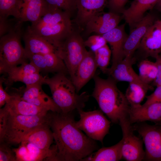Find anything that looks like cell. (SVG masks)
Here are the masks:
<instances>
[{
    "mask_svg": "<svg viewBox=\"0 0 161 161\" xmlns=\"http://www.w3.org/2000/svg\"><path fill=\"white\" fill-rule=\"evenodd\" d=\"M72 112H50V125L56 149L52 161H81L98 148L95 140L76 126Z\"/></svg>",
    "mask_w": 161,
    "mask_h": 161,
    "instance_id": "6da1fadb",
    "label": "cell"
},
{
    "mask_svg": "<svg viewBox=\"0 0 161 161\" xmlns=\"http://www.w3.org/2000/svg\"><path fill=\"white\" fill-rule=\"evenodd\" d=\"M93 78L95 87L92 96L113 123H119L122 118L128 115L131 107L125 94L111 77L105 79L95 75Z\"/></svg>",
    "mask_w": 161,
    "mask_h": 161,
    "instance_id": "7a4b0ae2",
    "label": "cell"
},
{
    "mask_svg": "<svg viewBox=\"0 0 161 161\" xmlns=\"http://www.w3.org/2000/svg\"><path fill=\"white\" fill-rule=\"evenodd\" d=\"M44 84L49 86L53 100L63 113L83 109L89 99L86 92L78 94L72 81L64 73H57L51 78H45Z\"/></svg>",
    "mask_w": 161,
    "mask_h": 161,
    "instance_id": "3957f363",
    "label": "cell"
},
{
    "mask_svg": "<svg viewBox=\"0 0 161 161\" xmlns=\"http://www.w3.org/2000/svg\"><path fill=\"white\" fill-rule=\"evenodd\" d=\"M22 24L18 21L12 30L0 37V74L6 75L12 68L27 62L25 49L21 41Z\"/></svg>",
    "mask_w": 161,
    "mask_h": 161,
    "instance_id": "277c9868",
    "label": "cell"
},
{
    "mask_svg": "<svg viewBox=\"0 0 161 161\" xmlns=\"http://www.w3.org/2000/svg\"><path fill=\"white\" fill-rule=\"evenodd\" d=\"M6 110L8 114L6 125L0 143L4 142L9 145L20 143L22 138L32 130L41 126L50 125L49 112L27 116L12 113Z\"/></svg>",
    "mask_w": 161,
    "mask_h": 161,
    "instance_id": "5b68a950",
    "label": "cell"
},
{
    "mask_svg": "<svg viewBox=\"0 0 161 161\" xmlns=\"http://www.w3.org/2000/svg\"><path fill=\"white\" fill-rule=\"evenodd\" d=\"M84 41L74 29L58 48V55L63 61L72 80L79 64L87 50Z\"/></svg>",
    "mask_w": 161,
    "mask_h": 161,
    "instance_id": "8992f818",
    "label": "cell"
},
{
    "mask_svg": "<svg viewBox=\"0 0 161 161\" xmlns=\"http://www.w3.org/2000/svg\"><path fill=\"white\" fill-rule=\"evenodd\" d=\"M80 120L75 122L76 126L92 139L103 142L108 133L111 122L103 115L101 110L85 112L78 110Z\"/></svg>",
    "mask_w": 161,
    "mask_h": 161,
    "instance_id": "52a82bcc",
    "label": "cell"
},
{
    "mask_svg": "<svg viewBox=\"0 0 161 161\" xmlns=\"http://www.w3.org/2000/svg\"><path fill=\"white\" fill-rule=\"evenodd\" d=\"M119 123L123 134L122 158L128 161L144 160L145 152L143 148V141L134 134V129L128 115L122 118Z\"/></svg>",
    "mask_w": 161,
    "mask_h": 161,
    "instance_id": "ba28073f",
    "label": "cell"
},
{
    "mask_svg": "<svg viewBox=\"0 0 161 161\" xmlns=\"http://www.w3.org/2000/svg\"><path fill=\"white\" fill-rule=\"evenodd\" d=\"M133 128L142 137L145 144L144 160L161 161V126L142 123Z\"/></svg>",
    "mask_w": 161,
    "mask_h": 161,
    "instance_id": "9c48e42d",
    "label": "cell"
},
{
    "mask_svg": "<svg viewBox=\"0 0 161 161\" xmlns=\"http://www.w3.org/2000/svg\"><path fill=\"white\" fill-rule=\"evenodd\" d=\"M42 84H34L23 86L18 89L12 88L11 92L23 100L30 103L52 112H61L52 98L46 94L42 88Z\"/></svg>",
    "mask_w": 161,
    "mask_h": 161,
    "instance_id": "30bf717a",
    "label": "cell"
},
{
    "mask_svg": "<svg viewBox=\"0 0 161 161\" xmlns=\"http://www.w3.org/2000/svg\"><path fill=\"white\" fill-rule=\"evenodd\" d=\"M74 29L70 20L37 28L28 27L27 30L44 38L58 49Z\"/></svg>",
    "mask_w": 161,
    "mask_h": 161,
    "instance_id": "8fae6325",
    "label": "cell"
},
{
    "mask_svg": "<svg viewBox=\"0 0 161 161\" xmlns=\"http://www.w3.org/2000/svg\"><path fill=\"white\" fill-rule=\"evenodd\" d=\"M40 72L32 63L26 62L10 69L6 75L7 78H5L4 83L7 89L16 82H22L26 86L38 83L43 84L45 78L40 74Z\"/></svg>",
    "mask_w": 161,
    "mask_h": 161,
    "instance_id": "7c38bea8",
    "label": "cell"
},
{
    "mask_svg": "<svg viewBox=\"0 0 161 161\" xmlns=\"http://www.w3.org/2000/svg\"><path fill=\"white\" fill-rule=\"evenodd\" d=\"M156 20L153 14L148 13L130 29V33L124 46V58L133 57L134 53L138 49L143 37L149 27Z\"/></svg>",
    "mask_w": 161,
    "mask_h": 161,
    "instance_id": "4fadbf2b",
    "label": "cell"
},
{
    "mask_svg": "<svg viewBox=\"0 0 161 161\" xmlns=\"http://www.w3.org/2000/svg\"><path fill=\"white\" fill-rule=\"evenodd\" d=\"M122 18L119 14L111 11L100 12L86 23V32L88 34L95 32L102 35L117 27Z\"/></svg>",
    "mask_w": 161,
    "mask_h": 161,
    "instance_id": "5bb4252c",
    "label": "cell"
},
{
    "mask_svg": "<svg viewBox=\"0 0 161 161\" xmlns=\"http://www.w3.org/2000/svg\"><path fill=\"white\" fill-rule=\"evenodd\" d=\"M138 49L145 58L148 57L155 58L161 53V20H156L149 27Z\"/></svg>",
    "mask_w": 161,
    "mask_h": 161,
    "instance_id": "9a60e30c",
    "label": "cell"
},
{
    "mask_svg": "<svg viewBox=\"0 0 161 161\" xmlns=\"http://www.w3.org/2000/svg\"><path fill=\"white\" fill-rule=\"evenodd\" d=\"M27 57L40 72L68 73L63 61L57 53L31 54Z\"/></svg>",
    "mask_w": 161,
    "mask_h": 161,
    "instance_id": "2e32d148",
    "label": "cell"
},
{
    "mask_svg": "<svg viewBox=\"0 0 161 161\" xmlns=\"http://www.w3.org/2000/svg\"><path fill=\"white\" fill-rule=\"evenodd\" d=\"M107 4V0H76L75 21L79 28L82 29L93 16L103 11Z\"/></svg>",
    "mask_w": 161,
    "mask_h": 161,
    "instance_id": "e0dca14e",
    "label": "cell"
},
{
    "mask_svg": "<svg viewBox=\"0 0 161 161\" xmlns=\"http://www.w3.org/2000/svg\"><path fill=\"white\" fill-rule=\"evenodd\" d=\"M125 28V24H123L102 35L110 46L112 55L111 66H114L125 57L123 47L128 35Z\"/></svg>",
    "mask_w": 161,
    "mask_h": 161,
    "instance_id": "ac0fdd59",
    "label": "cell"
},
{
    "mask_svg": "<svg viewBox=\"0 0 161 161\" xmlns=\"http://www.w3.org/2000/svg\"><path fill=\"white\" fill-rule=\"evenodd\" d=\"M97 66L93 52L87 51L77 68L72 80L78 93L95 75Z\"/></svg>",
    "mask_w": 161,
    "mask_h": 161,
    "instance_id": "d6986e66",
    "label": "cell"
},
{
    "mask_svg": "<svg viewBox=\"0 0 161 161\" xmlns=\"http://www.w3.org/2000/svg\"><path fill=\"white\" fill-rule=\"evenodd\" d=\"M135 60L133 57L124 58L114 66L108 68L106 73L116 82H137L145 84L132 68Z\"/></svg>",
    "mask_w": 161,
    "mask_h": 161,
    "instance_id": "ffe728a7",
    "label": "cell"
},
{
    "mask_svg": "<svg viewBox=\"0 0 161 161\" xmlns=\"http://www.w3.org/2000/svg\"><path fill=\"white\" fill-rule=\"evenodd\" d=\"M49 5L45 0H22L19 21H29L35 24L48 10Z\"/></svg>",
    "mask_w": 161,
    "mask_h": 161,
    "instance_id": "44dd1931",
    "label": "cell"
},
{
    "mask_svg": "<svg viewBox=\"0 0 161 161\" xmlns=\"http://www.w3.org/2000/svg\"><path fill=\"white\" fill-rule=\"evenodd\" d=\"M22 37L27 57L33 54L56 53L58 54V48L54 45L44 38L27 30L23 34Z\"/></svg>",
    "mask_w": 161,
    "mask_h": 161,
    "instance_id": "7402d4cb",
    "label": "cell"
},
{
    "mask_svg": "<svg viewBox=\"0 0 161 161\" xmlns=\"http://www.w3.org/2000/svg\"><path fill=\"white\" fill-rule=\"evenodd\" d=\"M128 116L131 123H140L149 121L156 123L161 120V103H155L147 106L130 108Z\"/></svg>",
    "mask_w": 161,
    "mask_h": 161,
    "instance_id": "603a6c76",
    "label": "cell"
},
{
    "mask_svg": "<svg viewBox=\"0 0 161 161\" xmlns=\"http://www.w3.org/2000/svg\"><path fill=\"white\" fill-rule=\"evenodd\" d=\"M159 0H134L130 7L122 12V17L130 29L145 16V13L152 9Z\"/></svg>",
    "mask_w": 161,
    "mask_h": 161,
    "instance_id": "cb8c5ba5",
    "label": "cell"
},
{
    "mask_svg": "<svg viewBox=\"0 0 161 161\" xmlns=\"http://www.w3.org/2000/svg\"><path fill=\"white\" fill-rule=\"evenodd\" d=\"M9 94L12 96L11 98L4 107L10 113L30 116L45 114L50 112L23 100L13 92H11Z\"/></svg>",
    "mask_w": 161,
    "mask_h": 161,
    "instance_id": "d4e9b609",
    "label": "cell"
},
{
    "mask_svg": "<svg viewBox=\"0 0 161 161\" xmlns=\"http://www.w3.org/2000/svg\"><path fill=\"white\" fill-rule=\"evenodd\" d=\"M50 129V125L37 127L24 136L21 142L31 143L42 149H49L54 139L53 133Z\"/></svg>",
    "mask_w": 161,
    "mask_h": 161,
    "instance_id": "484cf974",
    "label": "cell"
},
{
    "mask_svg": "<svg viewBox=\"0 0 161 161\" xmlns=\"http://www.w3.org/2000/svg\"><path fill=\"white\" fill-rule=\"evenodd\" d=\"M122 142L121 140L115 145L104 147L82 159V161H117L122 158Z\"/></svg>",
    "mask_w": 161,
    "mask_h": 161,
    "instance_id": "4316f807",
    "label": "cell"
},
{
    "mask_svg": "<svg viewBox=\"0 0 161 161\" xmlns=\"http://www.w3.org/2000/svg\"><path fill=\"white\" fill-rule=\"evenodd\" d=\"M153 89L150 85L140 82L129 83L125 95L131 107H136L141 106L147 91Z\"/></svg>",
    "mask_w": 161,
    "mask_h": 161,
    "instance_id": "83f0119b",
    "label": "cell"
},
{
    "mask_svg": "<svg viewBox=\"0 0 161 161\" xmlns=\"http://www.w3.org/2000/svg\"><path fill=\"white\" fill-rule=\"evenodd\" d=\"M71 16L68 13L60 8L49 5L48 10L38 21L29 27L35 28L44 25L69 21L71 20Z\"/></svg>",
    "mask_w": 161,
    "mask_h": 161,
    "instance_id": "f1b7e54d",
    "label": "cell"
},
{
    "mask_svg": "<svg viewBox=\"0 0 161 161\" xmlns=\"http://www.w3.org/2000/svg\"><path fill=\"white\" fill-rule=\"evenodd\" d=\"M139 76L145 84H150L155 80L157 73V68L155 62L146 59H143L139 62L138 65Z\"/></svg>",
    "mask_w": 161,
    "mask_h": 161,
    "instance_id": "f546056e",
    "label": "cell"
},
{
    "mask_svg": "<svg viewBox=\"0 0 161 161\" xmlns=\"http://www.w3.org/2000/svg\"><path fill=\"white\" fill-rule=\"evenodd\" d=\"M22 0H0V18L12 16L19 21Z\"/></svg>",
    "mask_w": 161,
    "mask_h": 161,
    "instance_id": "4dcf8cb0",
    "label": "cell"
},
{
    "mask_svg": "<svg viewBox=\"0 0 161 161\" xmlns=\"http://www.w3.org/2000/svg\"><path fill=\"white\" fill-rule=\"evenodd\" d=\"M94 54L97 68L103 73H106L112 55L111 49L107 44L97 50Z\"/></svg>",
    "mask_w": 161,
    "mask_h": 161,
    "instance_id": "1f68e13d",
    "label": "cell"
},
{
    "mask_svg": "<svg viewBox=\"0 0 161 161\" xmlns=\"http://www.w3.org/2000/svg\"><path fill=\"white\" fill-rule=\"evenodd\" d=\"M49 5L57 7L71 16L76 10V0H45Z\"/></svg>",
    "mask_w": 161,
    "mask_h": 161,
    "instance_id": "d6a6232c",
    "label": "cell"
},
{
    "mask_svg": "<svg viewBox=\"0 0 161 161\" xmlns=\"http://www.w3.org/2000/svg\"><path fill=\"white\" fill-rule=\"evenodd\" d=\"M86 47L94 53L97 50L107 44V42L102 35H92L84 41Z\"/></svg>",
    "mask_w": 161,
    "mask_h": 161,
    "instance_id": "836d02e7",
    "label": "cell"
},
{
    "mask_svg": "<svg viewBox=\"0 0 161 161\" xmlns=\"http://www.w3.org/2000/svg\"><path fill=\"white\" fill-rule=\"evenodd\" d=\"M0 161H16V155L13 148L4 142L0 143Z\"/></svg>",
    "mask_w": 161,
    "mask_h": 161,
    "instance_id": "e575fe53",
    "label": "cell"
},
{
    "mask_svg": "<svg viewBox=\"0 0 161 161\" xmlns=\"http://www.w3.org/2000/svg\"><path fill=\"white\" fill-rule=\"evenodd\" d=\"M128 0H109L107 5L110 11L122 13L125 9L124 7Z\"/></svg>",
    "mask_w": 161,
    "mask_h": 161,
    "instance_id": "d590c367",
    "label": "cell"
},
{
    "mask_svg": "<svg viewBox=\"0 0 161 161\" xmlns=\"http://www.w3.org/2000/svg\"><path fill=\"white\" fill-rule=\"evenodd\" d=\"M17 148H13L16 158V161H26L28 155V150L25 143L21 141Z\"/></svg>",
    "mask_w": 161,
    "mask_h": 161,
    "instance_id": "8d00e7d4",
    "label": "cell"
},
{
    "mask_svg": "<svg viewBox=\"0 0 161 161\" xmlns=\"http://www.w3.org/2000/svg\"><path fill=\"white\" fill-rule=\"evenodd\" d=\"M155 103H161V86H156L154 91L147 97L146 101L142 105L145 106Z\"/></svg>",
    "mask_w": 161,
    "mask_h": 161,
    "instance_id": "74e56055",
    "label": "cell"
},
{
    "mask_svg": "<svg viewBox=\"0 0 161 161\" xmlns=\"http://www.w3.org/2000/svg\"><path fill=\"white\" fill-rule=\"evenodd\" d=\"M5 76L3 75L0 78V107H1L10 100L11 95L7 93L3 86L4 82Z\"/></svg>",
    "mask_w": 161,
    "mask_h": 161,
    "instance_id": "f35d334b",
    "label": "cell"
},
{
    "mask_svg": "<svg viewBox=\"0 0 161 161\" xmlns=\"http://www.w3.org/2000/svg\"><path fill=\"white\" fill-rule=\"evenodd\" d=\"M155 62L157 68V73L155 80L153 82L156 86H161V53L155 58Z\"/></svg>",
    "mask_w": 161,
    "mask_h": 161,
    "instance_id": "ab89813d",
    "label": "cell"
},
{
    "mask_svg": "<svg viewBox=\"0 0 161 161\" xmlns=\"http://www.w3.org/2000/svg\"><path fill=\"white\" fill-rule=\"evenodd\" d=\"M155 7L157 10L161 12V0H159L158 1Z\"/></svg>",
    "mask_w": 161,
    "mask_h": 161,
    "instance_id": "60d3db41",
    "label": "cell"
},
{
    "mask_svg": "<svg viewBox=\"0 0 161 161\" xmlns=\"http://www.w3.org/2000/svg\"><path fill=\"white\" fill-rule=\"evenodd\" d=\"M159 124V125L161 126V120L157 123Z\"/></svg>",
    "mask_w": 161,
    "mask_h": 161,
    "instance_id": "b9f144b4",
    "label": "cell"
},
{
    "mask_svg": "<svg viewBox=\"0 0 161 161\" xmlns=\"http://www.w3.org/2000/svg\"></svg>",
    "mask_w": 161,
    "mask_h": 161,
    "instance_id": "7bdbcfd3",
    "label": "cell"
}]
</instances>
